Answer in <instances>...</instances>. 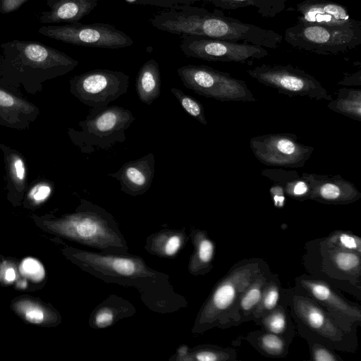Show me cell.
Returning a JSON list of instances; mask_svg holds the SVG:
<instances>
[{"label":"cell","mask_w":361,"mask_h":361,"mask_svg":"<svg viewBox=\"0 0 361 361\" xmlns=\"http://www.w3.org/2000/svg\"><path fill=\"white\" fill-rule=\"evenodd\" d=\"M180 48L188 57L208 61L252 64L269 52L262 47L197 35H180Z\"/></svg>","instance_id":"5bb4252c"},{"label":"cell","mask_w":361,"mask_h":361,"mask_svg":"<svg viewBox=\"0 0 361 361\" xmlns=\"http://www.w3.org/2000/svg\"><path fill=\"white\" fill-rule=\"evenodd\" d=\"M183 85L199 95L221 102H255L245 81L204 65H187L177 69Z\"/></svg>","instance_id":"9c48e42d"},{"label":"cell","mask_w":361,"mask_h":361,"mask_svg":"<svg viewBox=\"0 0 361 361\" xmlns=\"http://www.w3.org/2000/svg\"><path fill=\"white\" fill-rule=\"evenodd\" d=\"M171 91L182 108L190 116L203 125L206 126L207 124L204 107L198 100L176 87H172Z\"/></svg>","instance_id":"d6a6232c"},{"label":"cell","mask_w":361,"mask_h":361,"mask_svg":"<svg viewBox=\"0 0 361 361\" xmlns=\"http://www.w3.org/2000/svg\"><path fill=\"white\" fill-rule=\"evenodd\" d=\"M42 35L77 46L105 49H119L133 45V40L126 33L112 25L103 23L82 24L79 22L63 25L42 26Z\"/></svg>","instance_id":"7c38bea8"},{"label":"cell","mask_w":361,"mask_h":361,"mask_svg":"<svg viewBox=\"0 0 361 361\" xmlns=\"http://www.w3.org/2000/svg\"><path fill=\"white\" fill-rule=\"evenodd\" d=\"M269 264L261 258L240 259L213 288L200 308L192 333L202 334L214 328L225 329L228 317L240 295Z\"/></svg>","instance_id":"7a4b0ae2"},{"label":"cell","mask_w":361,"mask_h":361,"mask_svg":"<svg viewBox=\"0 0 361 361\" xmlns=\"http://www.w3.org/2000/svg\"><path fill=\"white\" fill-rule=\"evenodd\" d=\"M307 343L311 359L314 361H343V360L324 343L307 336H302Z\"/></svg>","instance_id":"e575fe53"},{"label":"cell","mask_w":361,"mask_h":361,"mask_svg":"<svg viewBox=\"0 0 361 361\" xmlns=\"http://www.w3.org/2000/svg\"><path fill=\"white\" fill-rule=\"evenodd\" d=\"M155 173V157L149 153L140 159L131 160L108 176L120 182L121 190L127 195L145 194L150 188Z\"/></svg>","instance_id":"ac0fdd59"},{"label":"cell","mask_w":361,"mask_h":361,"mask_svg":"<svg viewBox=\"0 0 361 361\" xmlns=\"http://www.w3.org/2000/svg\"><path fill=\"white\" fill-rule=\"evenodd\" d=\"M237 350L213 344H202L188 350L180 361H235Z\"/></svg>","instance_id":"f546056e"},{"label":"cell","mask_w":361,"mask_h":361,"mask_svg":"<svg viewBox=\"0 0 361 361\" xmlns=\"http://www.w3.org/2000/svg\"><path fill=\"white\" fill-rule=\"evenodd\" d=\"M251 150L262 164L279 168H301L310 158L314 147L302 144L289 133H269L253 137Z\"/></svg>","instance_id":"9a60e30c"},{"label":"cell","mask_w":361,"mask_h":361,"mask_svg":"<svg viewBox=\"0 0 361 361\" xmlns=\"http://www.w3.org/2000/svg\"><path fill=\"white\" fill-rule=\"evenodd\" d=\"M261 176L281 187L284 193L293 200L300 202L310 200V185L296 171L281 168L265 169L261 171Z\"/></svg>","instance_id":"7402d4cb"},{"label":"cell","mask_w":361,"mask_h":361,"mask_svg":"<svg viewBox=\"0 0 361 361\" xmlns=\"http://www.w3.org/2000/svg\"><path fill=\"white\" fill-rule=\"evenodd\" d=\"M190 236L194 250L188 264V271L194 276L204 275L213 268L214 244L207 232L202 230L193 228Z\"/></svg>","instance_id":"603a6c76"},{"label":"cell","mask_w":361,"mask_h":361,"mask_svg":"<svg viewBox=\"0 0 361 361\" xmlns=\"http://www.w3.org/2000/svg\"><path fill=\"white\" fill-rule=\"evenodd\" d=\"M259 83L288 97L331 100V96L314 76L292 65L262 64L247 71Z\"/></svg>","instance_id":"30bf717a"},{"label":"cell","mask_w":361,"mask_h":361,"mask_svg":"<svg viewBox=\"0 0 361 361\" xmlns=\"http://www.w3.org/2000/svg\"><path fill=\"white\" fill-rule=\"evenodd\" d=\"M135 120L132 112L121 106L91 108L86 118L80 123L82 130H71L73 140L83 153L110 149L126 140L125 130Z\"/></svg>","instance_id":"8992f818"},{"label":"cell","mask_w":361,"mask_h":361,"mask_svg":"<svg viewBox=\"0 0 361 361\" xmlns=\"http://www.w3.org/2000/svg\"><path fill=\"white\" fill-rule=\"evenodd\" d=\"M20 271L24 276L35 281L42 280L45 275L42 264L33 258L25 259L21 263Z\"/></svg>","instance_id":"8d00e7d4"},{"label":"cell","mask_w":361,"mask_h":361,"mask_svg":"<svg viewBox=\"0 0 361 361\" xmlns=\"http://www.w3.org/2000/svg\"><path fill=\"white\" fill-rule=\"evenodd\" d=\"M281 301L288 308L300 336H310L335 351L357 350V334L343 330L319 304L295 286L283 288Z\"/></svg>","instance_id":"277c9868"},{"label":"cell","mask_w":361,"mask_h":361,"mask_svg":"<svg viewBox=\"0 0 361 361\" xmlns=\"http://www.w3.org/2000/svg\"><path fill=\"white\" fill-rule=\"evenodd\" d=\"M70 259L85 271L106 283L137 290L142 302L152 311L170 313L187 306L169 276L152 269L139 256L70 248Z\"/></svg>","instance_id":"6da1fadb"},{"label":"cell","mask_w":361,"mask_h":361,"mask_svg":"<svg viewBox=\"0 0 361 361\" xmlns=\"http://www.w3.org/2000/svg\"><path fill=\"white\" fill-rule=\"evenodd\" d=\"M360 254L329 246L322 238L306 243L302 262L307 274L361 299Z\"/></svg>","instance_id":"5b68a950"},{"label":"cell","mask_w":361,"mask_h":361,"mask_svg":"<svg viewBox=\"0 0 361 361\" xmlns=\"http://www.w3.org/2000/svg\"><path fill=\"white\" fill-rule=\"evenodd\" d=\"M298 21L305 24L357 27L361 22L351 18L345 6L329 0H303L297 4Z\"/></svg>","instance_id":"e0dca14e"},{"label":"cell","mask_w":361,"mask_h":361,"mask_svg":"<svg viewBox=\"0 0 361 361\" xmlns=\"http://www.w3.org/2000/svg\"><path fill=\"white\" fill-rule=\"evenodd\" d=\"M34 107L25 101L0 88V111L6 114H29Z\"/></svg>","instance_id":"836d02e7"},{"label":"cell","mask_w":361,"mask_h":361,"mask_svg":"<svg viewBox=\"0 0 361 361\" xmlns=\"http://www.w3.org/2000/svg\"><path fill=\"white\" fill-rule=\"evenodd\" d=\"M327 108L333 111L361 121V90L342 87L337 92V97L330 100Z\"/></svg>","instance_id":"f1b7e54d"},{"label":"cell","mask_w":361,"mask_h":361,"mask_svg":"<svg viewBox=\"0 0 361 361\" xmlns=\"http://www.w3.org/2000/svg\"><path fill=\"white\" fill-rule=\"evenodd\" d=\"M294 286L319 304L343 330L357 334L361 324L359 304L347 300L324 280L307 274L295 278Z\"/></svg>","instance_id":"8fae6325"},{"label":"cell","mask_w":361,"mask_h":361,"mask_svg":"<svg viewBox=\"0 0 361 361\" xmlns=\"http://www.w3.org/2000/svg\"><path fill=\"white\" fill-rule=\"evenodd\" d=\"M282 290L278 274L273 273L264 288L260 302L253 314L252 322L271 312L279 304Z\"/></svg>","instance_id":"4dcf8cb0"},{"label":"cell","mask_w":361,"mask_h":361,"mask_svg":"<svg viewBox=\"0 0 361 361\" xmlns=\"http://www.w3.org/2000/svg\"><path fill=\"white\" fill-rule=\"evenodd\" d=\"M51 192V187L45 183L36 185L30 192V197L35 202H41L46 200Z\"/></svg>","instance_id":"ab89813d"},{"label":"cell","mask_w":361,"mask_h":361,"mask_svg":"<svg viewBox=\"0 0 361 361\" xmlns=\"http://www.w3.org/2000/svg\"><path fill=\"white\" fill-rule=\"evenodd\" d=\"M272 274L268 265L245 288L231 310L225 329L238 326L252 320L253 314L260 302L264 288Z\"/></svg>","instance_id":"d6986e66"},{"label":"cell","mask_w":361,"mask_h":361,"mask_svg":"<svg viewBox=\"0 0 361 361\" xmlns=\"http://www.w3.org/2000/svg\"><path fill=\"white\" fill-rule=\"evenodd\" d=\"M211 0H133L136 4L149 5L163 8H171L176 6L192 4L197 1L209 3Z\"/></svg>","instance_id":"74e56055"},{"label":"cell","mask_w":361,"mask_h":361,"mask_svg":"<svg viewBox=\"0 0 361 361\" xmlns=\"http://www.w3.org/2000/svg\"><path fill=\"white\" fill-rule=\"evenodd\" d=\"M161 72L154 59L146 61L140 68L135 81V90L139 99L151 105L161 94Z\"/></svg>","instance_id":"d4e9b609"},{"label":"cell","mask_w":361,"mask_h":361,"mask_svg":"<svg viewBox=\"0 0 361 361\" xmlns=\"http://www.w3.org/2000/svg\"><path fill=\"white\" fill-rule=\"evenodd\" d=\"M187 238L183 231L161 230L147 237L145 249L152 255L171 257L177 254Z\"/></svg>","instance_id":"484cf974"},{"label":"cell","mask_w":361,"mask_h":361,"mask_svg":"<svg viewBox=\"0 0 361 361\" xmlns=\"http://www.w3.org/2000/svg\"><path fill=\"white\" fill-rule=\"evenodd\" d=\"M135 312L134 306L129 301L112 295L94 309L89 323L92 328L104 329L121 319L131 317Z\"/></svg>","instance_id":"44dd1931"},{"label":"cell","mask_w":361,"mask_h":361,"mask_svg":"<svg viewBox=\"0 0 361 361\" xmlns=\"http://www.w3.org/2000/svg\"><path fill=\"white\" fill-rule=\"evenodd\" d=\"M4 278L8 282L13 281L16 278V274L13 268H8L4 273Z\"/></svg>","instance_id":"ee69618b"},{"label":"cell","mask_w":361,"mask_h":361,"mask_svg":"<svg viewBox=\"0 0 361 361\" xmlns=\"http://www.w3.org/2000/svg\"><path fill=\"white\" fill-rule=\"evenodd\" d=\"M10 168L13 180L18 185H22L25 176L23 160L18 157H14L11 162Z\"/></svg>","instance_id":"f35d334b"},{"label":"cell","mask_w":361,"mask_h":361,"mask_svg":"<svg viewBox=\"0 0 361 361\" xmlns=\"http://www.w3.org/2000/svg\"><path fill=\"white\" fill-rule=\"evenodd\" d=\"M311 188L310 200L322 204L341 205L357 202L361 192L340 175L328 176L303 172L301 175Z\"/></svg>","instance_id":"2e32d148"},{"label":"cell","mask_w":361,"mask_h":361,"mask_svg":"<svg viewBox=\"0 0 361 361\" xmlns=\"http://www.w3.org/2000/svg\"><path fill=\"white\" fill-rule=\"evenodd\" d=\"M285 41L293 47L321 55L346 53L361 44V27H341L298 22L288 27Z\"/></svg>","instance_id":"ba28073f"},{"label":"cell","mask_w":361,"mask_h":361,"mask_svg":"<svg viewBox=\"0 0 361 361\" xmlns=\"http://www.w3.org/2000/svg\"><path fill=\"white\" fill-rule=\"evenodd\" d=\"M28 0H0V13L3 14L13 12L19 8Z\"/></svg>","instance_id":"60d3db41"},{"label":"cell","mask_w":361,"mask_h":361,"mask_svg":"<svg viewBox=\"0 0 361 361\" xmlns=\"http://www.w3.org/2000/svg\"><path fill=\"white\" fill-rule=\"evenodd\" d=\"M322 239L329 246L355 252L361 255V239L350 231H334Z\"/></svg>","instance_id":"1f68e13d"},{"label":"cell","mask_w":361,"mask_h":361,"mask_svg":"<svg viewBox=\"0 0 361 361\" xmlns=\"http://www.w3.org/2000/svg\"><path fill=\"white\" fill-rule=\"evenodd\" d=\"M99 0H47L49 11L39 16L42 23H75L88 15L97 5Z\"/></svg>","instance_id":"ffe728a7"},{"label":"cell","mask_w":361,"mask_h":361,"mask_svg":"<svg viewBox=\"0 0 361 361\" xmlns=\"http://www.w3.org/2000/svg\"><path fill=\"white\" fill-rule=\"evenodd\" d=\"M129 86L126 73L108 69H94L74 76L71 91L84 104L102 109L125 94Z\"/></svg>","instance_id":"4fadbf2b"},{"label":"cell","mask_w":361,"mask_h":361,"mask_svg":"<svg viewBox=\"0 0 361 361\" xmlns=\"http://www.w3.org/2000/svg\"><path fill=\"white\" fill-rule=\"evenodd\" d=\"M244 339L259 353L269 358L287 357L290 345L283 338L261 329L250 331Z\"/></svg>","instance_id":"4316f807"},{"label":"cell","mask_w":361,"mask_h":361,"mask_svg":"<svg viewBox=\"0 0 361 361\" xmlns=\"http://www.w3.org/2000/svg\"><path fill=\"white\" fill-rule=\"evenodd\" d=\"M0 48L2 64L19 73L59 75L78 64L65 53L35 41L14 39L1 43Z\"/></svg>","instance_id":"52a82bcc"},{"label":"cell","mask_w":361,"mask_h":361,"mask_svg":"<svg viewBox=\"0 0 361 361\" xmlns=\"http://www.w3.org/2000/svg\"><path fill=\"white\" fill-rule=\"evenodd\" d=\"M18 312L28 322L39 324L45 321L47 314L40 305L30 301H23L18 305Z\"/></svg>","instance_id":"d590c367"},{"label":"cell","mask_w":361,"mask_h":361,"mask_svg":"<svg viewBox=\"0 0 361 361\" xmlns=\"http://www.w3.org/2000/svg\"><path fill=\"white\" fill-rule=\"evenodd\" d=\"M63 236L105 253H127L128 247L114 216L92 202L82 200L76 212L57 221Z\"/></svg>","instance_id":"3957f363"},{"label":"cell","mask_w":361,"mask_h":361,"mask_svg":"<svg viewBox=\"0 0 361 361\" xmlns=\"http://www.w3.org/2000/svg\"><path fill=\"white\" fill-rule=\"evenodd\" d=\"M270 194L274 200L275 207H283L285 202V193L281 188L276 185L275 188L274 187L270 188Z\"/></svg>","instance_id":"b9f144b4"},{"label":"cell","mask_w":361,"mask_h":361,"mask_svg":"<svg viewBox=\"0 0 361 361\" xmlns=\"http://www.w3.org/2000/svg\"><path fill=\"white\" fill-rule=\"evenodd\" d=\"M360 78H361V72L360 71H357L355 73L346 75L345 78L341 80L338 84L343 85H360Z\"/></svg>","instance_id":"7bdbcfd3"},{"label":"cell","mask_w":361,"mask_h":361,"mask_svg":"<svg viewBox=\"0 0 361 361\" xmlns=\"http://www.w3.org/2000/svg\"><path fill=\"white\" fill-rule=\"evenodd\" d=\"M290 0H211L210 4L224 10L252 6L264 18H274L282 12Z\"/></svg>","instance_id":"83f0119b"},{"label":"cell","mask_w":361,"mask_h":361,"mask_svg":"<svg viewBox=\"0 0 361 361\" xmlns=\"http://www.w3.org/2000/svg\"><path fill=\"white\" fill-rule=\"evenodd\" d=\"M253 322L261 329L276 334L290 344L297 334L291 314L281 300L274 310Z\"/></svg>","instance_id":"cb8c5ba5"}]
</instances>
